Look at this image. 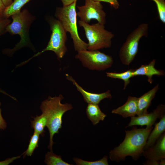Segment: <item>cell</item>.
Instances as JSON below:
<instances>
[{
    "instance_id": "obj_9",
    "label": "cell",
    "mask_w": 165,
    "mask_h": 165,
    "mask_svg": "<svg viewBox=\"0 0 165 165\" xmlns=\"http://www.w3.org/2000/svg\"><path fill=\"white\" fill-rule=\"evenodd\" d=\"M77 16L80 20L89 23L92 19H95L99 24L104 25L106 22V13L101 2L94 0H85V4L77 6Z\"/></svg>"
},
{
    "instance_id": "obj_7",
    "label": "cell",
    "mask_w": 165,
    "mask_h": 165,
    "mask_svg": "<svg viewBox=\"0 0 165 165\" xmlns=\"http://www.w3.org/2000/svg\"><path fill=\"white\" fill-rule=\"evenodd\" d=\"M148 30V24L141 23L128 35L119 53L123 64L129 65L134 60L138 52L140 40L143 37L147 36Z\"/></svg>"
},
{
    "instance_id": "obj_28",
    "label": "cell",
    "mask_w": 165,
    "mask_h": 165,
    "mask_svg": "<svg viewBox=\"0 0 165 165\" xmlns=\"http://www.w3.org/2000/svg\"><path fill=\"white\" fill-rule=\"evenodd\" d=\"M21 155L12 158H8L6 160L0 161V165H7L11 163L15 160L20 158Z\"/></svg>"
},
{
    "instance_id": "obj_17",
    "label": "cell",
    "mask_w": 165,
    "mask_h": 165,
    "mask_svg": "<svg viewBox=\"0 0 165 165\" xmlns=\"http://www.w3.org/2000/svg\"><path fill=\"white\" fill-rule=\"evenodd\" d=\"M86 112L87 118L94 125H96L101 121H103L106 116L101 111L98 104L88 103Z\"/></svg>"
},
{
    "instance_id": "obj_2",
    "label": "cell",
    "mask_w": 165,
    "mask_h": 165,
    "mask_svg": "<svg viewBox=\"0 0 165 165\" xmlns=\"http://www.w3.org/2000/svg\"><path fill=\"white\" fill-rule=\"evenodd\" d=\"M63 96L60 94L58 96H49L41 104L40 109L46 116L47 123L46 127L50 134V141L48 148L53 151V146L54 143L53 141L54 135L58 134L59 129L62 127V118L67 111L73 108L72 105L65 103L62 104Z\"/></svg>"
},
{
    "instance_id": "obj_3",
    "label": "cell",
    "mask_w": 165,
    "mask_h": 165,
    "mask_svg": "<svg viewBox=\"0 0 165 165\" xmlns=\"http://www.w3.org/2000/svg\"><path fill=\"white\" fill-rule=\"evenodd\" d=\"M77 1L72 4L57 8L55 16L66 32H69L73 40L75 50L77 52L87 50L88 44L79 37L77 25Z\"/></svg>"
},
{
    "instance_id": "obj_15",
    "label": "cell",
    "mask_w": 165,
    "mask_h": 165,
    "mask_svg": "<svg viewBox=\"0 0 165 165\" xmlns=\"http://www.w3.org/2000/svg\"><path fill=\"white\" fill-rule=\"evenodd\" d=\"M159 89L158 84L152 89L145 93L138 99V112L137 115L140 116L148 112L147 109L151 104Z\"/></svg>"
},
{
    "instance_id": "obj_25",
    "label": "cell",
    "mask_w": 165,
    "mask_h": 165,
    "mask_svg": "<svg viewBox=\"0 0 165 165\" xmlns=\"http://www.w3.org/2000/svg\"><path fill=\"white\" fill-rule=\"evenodd\" d=\"M10 22V20L8 18L0 17V36L6 32V28Z\"/></svg>"
},
{
    "instance_id": "obj_18",
    "label": "cell",
    "mask_w": 165,
    "mask_h": 165,
    "mask_svg": "<svg viewBox=\"0 0 165 165\" xmlns=\"http://www.w3.org/2000/svg\"><path fill=\"white\" fill-rule=\"evenodd\" d=\"M31 0H14L8 6L6 7L2 16L8 18L10 16L20 12V9L25 4Z\"/></svg>"
},
{
    "instance_id": "obj_5",
    "label": "cell",
    "mask_w": 165,
    "mask_h": 165,
    "mask_svg": "<svg viewBox=\"0 0 165 165\" xmlns=\"http://www.w3.org/2000/svg\"><path fill=\"white\" fill-rule=\"evenodd\" d=\"M78 24L82 27L88 41L87 50H89L108 48L112 45V40L115 35L105 29L104 25L98 23L89 24L79 20Z\"/></svg>"
},
{
    "instance_id": "obj_31",
    "label": "cell",
    "mask_w": 165,
    "mask_h": 165,
    "mask_svg": "<svg viewBox=\"0 0 165 165\" xmlns=\"http://www.w3.org/2000/svg\"><path fill=\"white\" fill-rule=\"evenodd\" d=\"M6 8L2 0H0V17H3V13Z\"/></svg>"
},
{
    "instance_id": "obj_30",
    "label": "cell",
    "mask_w": 165,
    "mask_h": 165,
    "mask_svg": "<svg viewBox=\"0 0 165 165\" xmlns=\"http://www.w3.org/2000/svg\"><path fill=\"white\" fill-rule=\"evenodd\" d=\"M63 6H66L69 5L77 0H61Z\"/></svg>"
},
{
    "instance_id": "obj_6",
    "label": "cell",
    "mask_w": 165,
    "mask_h": 165,
    "mask_svg": "<svg viewBox=\"0 0 165 165\" xmlns=\"http://www.w3.org/2000/svg\"><path fill=\"white\" fill-rule=\"evenodd\" d=\"M49 21L52 33L47 46L44 49L34 55L31 58L20 63L21 66L27 63L32 58L38 56L47 51L53 52L58 59L62 58L65 55L67 50L66 46L67 40V32L58 20L51 18Z\"/></svg>"
},
{
    "instance_id": "obj_24",
    "label": "cell",
    "mask_w": 165,
    "mask_h": 165,
    "mask_svg": "<svg viewBox=\"0 0 165 165\" xmlns=\"http://www.w3.org/2000/svg\"><path fill=\"white\" fill-rule=\"evenodd\" d=\"M156 4L160 20L165 23V0H151Z\"/></svg>"
},
{
    "instance_id": "obj_8",
    "label": "cell",
    "mask_w": 165,
    "mask_h": 165,
    "mask_svg": "<svg viewBox=\"0 0 165 165\" xmlns=\"http://www.w3.org/2000/svg\"><path fill=\"white\" fill-rule=\"evenodd\" d=\"M84 67L92 70L104 71L110 68L113 63L112 57L98 50L80 51L75 56Z\"/></svg>"
},
{
    "instance_id": "obj_11",
    "label": "cell",
    "mask_w": 165,
    "mask_h": 165,
    "mask_svg": "<svg viewBox=\"0 0 165 165\" xmlns=\"http://www.w3.org/2000/svg\"><path fill=\"white\" fill-rule=\"evenodd\" d=\"M142 155L150 160L160 161L165 159V133L160 136L153 145L145 150Z\"/></svg>"
},
{
    "instance_id": "obj_1",
    "label": "cell",
    "mask_w": 165,
    "mask_h": 165,
    "mask_svg": "<svg viewBox=\"0 0 165 165\" xmlns=\"http://www.w3.org/2000/svg\"><path fill=\"white\" fill-rule=\"evenodd\" d=\"M153 127L138 129L133 127L130 130H125L126 135L123 141L111 150L109 158L117 162L125 160L128 156L137 160L142 155L148 136Z\"/></svg>"
},
{
    "instance_id": "obj_33",
    "label": "cell",
    "mask_w": 165,
    "mask_h": 165,
    "mask_svg": "<svg viewBox=\"0 0 165 165\" xmlns=\"http://www.w3.org/2000/svg\"><path fill=\"white\" fill-rule=\"evenodd\" d=\"M0 93H2L5 95L9 96L11 98H12L14 100H16V99L15 97H13L10 96L9 94L8 93H7L4 90L1 89L0 88Z\"/></svg>"
},
{
    "instance_id": "obj_29",
    "label": "cell",
    "mask_w": 165,
    "mask_h": 165,
    "mask_svg": "<svg viewBox=\"0 0 165 165\" xmlns=\"http://www.w3.org/2000/svg\"><path fill=\"white\" fill-rule=\"evenodd\" d=\"M160 160L157 161L148 160L144 164L145 165H160Z\"/></svg>"
},
{
    "instance_id": "obj_23",
    "label": "cell",
    "mask_w": 165,
    "mask_h": 165,
    "mask_svg": "<svg viewBox=\"0 0 165 165\" xmlns=\"http://www.w3.org/2000/svg\"><path fill=\"white\" fill-rule=\"evenodd\" d=\"M77 165H108V157L105 156L101 160L95 161H87L78 158L73 159Z\"/></svg>"
},
{
    "instance_id": "obj_22",
    "label": "cell",
    "mask_w": 165,
    "mask_h": 165,
    "mask_svg": "<svg viewBox=\"0 0 165 165\" xmlns=\"http://www.w3.org/2000/svg\"><path fill=\"white\" fill-rule=\"evenodd\" d=\"M40 135L39 134L34 131L31 137L28 148L23 153L24 157L26 156H32L35 149L38 147Z\"/></svg>"
},
{
    "instance_id": "obj_34",
    "label": "cell",
    "mask_w": 165,
    "mask_h": 165,
    "mask_svg": "<svg viewBox=\"0 0 165 165\" xmlns=\"http://www.w3.org/2000/svg\"><path fill=\"white\" fill-rule=\"evenodd\" d=\"M165 159H162L160 160V165H165Z\"/></svg>"
},
{
    "instance_id": "obj_20",
    "label": "cell",
    "mask_w": 165,
    "mask_h": 165,
    "mask_svg": "<svg viewBox=\"0 0 165 165\" xmlns=\"http://www.w3.org/2000/svg\"><path fill=\"white\" fill-rule=\"evenodd\" d=\"M133 69H130L121 73L107 72V76L112 78L119 79L123 80L124 82L123 90H125L127 86L130 83V79L134 77Z\"/></svg>"
},
{
    "instance_id": "obj_12",
    "label": "cell",
    "mask_w": 165,
    "mask_h": 165,
    "mask_svg": "<svg viewBox=\"0 0 165 165\" xmlns=\"http://www.w3.org/2000/svg\"><path fill=\"white\" fill-rule=\"evenodd\" d=\"M66 79L72 82L73 85L76 87L77 90L83 96L85 101L88 104H98L100 101L104 99L110 98L112 97L109 90L100 94L90 92L83 89L72 77L68 74H66Z\"/></svg>"
},
{
    "instance_id": "obj_10",
    "label": "cell",
    "mask_w": 165,
    "mask_h": 165,
    "mask_svg": "<svg viewBox=\"0 0 165 165\" xmlns=\"http://www.w3.org/2000/svg\"><path fill=\"white\" fill-rule=\"evenodd\" d=\"M165 105H160L152 112L137 116L131 117L130 121L127 127L135 125H145L147 127H152L157 119H160L165 115Z\"/></svg>"
},
{
    "instance_id": "obj_27",
    "label": "cell",
    "mask_w": 165,
    "mask_h": 165,
    "mask_svg": "<svg viewBox=\"0 0 165 165\" xmlns=\"http://www.w3.org/2000/svg\"><path fill=\"white\" fill-rule=\"evenodd\" d=\"M1 103L0 102V130H4L7 127V123L5 119L3 117L2 114V109L0 108Z\"/></svg>"
},
{
    "instance_id": "obj_4",
    "label": "cell",
    "mask_w": 165,
    "mask_h": 165,
    "mask_svg": "<svg viewBox=\"0 0 165 165\" xmlns=\"http://www.w3.org/2000/svg\"><path fill=\"white\" fill-rule=\"evenodd\" d=\"M11 16L13 21L7 26L6 32H9L12 35H19L20 40L13 49L6 50L7 53L10 54L29 45V29L34 18L26 9Z\"/></svg>"
},
{
    "instance_id": "obj_16",
    "label": "cell",
    "mask_w": 165,
    "mask_h": 165,
    "mask_svg": "<svg viewBox=\"0 0 165 165\" xmlns=\"http://www.w3.org/2000/svg\"><path fill=\"white\" fill-rule=\"evenodd\" d=\"M165 130V115H164L160 119L159 122L155 123L153 130L150 133L144 150L153 145Z\"/></svg>"
},
{
    "instance_id": "obj_14",
    "label": "cell",
    "mask_w": 165,
    "mask_h": 165,
    "mask_svg": "<svg viewBox=\"0 0 165 165\" xmlns=\"http://www.w3.org/2000/svg\"><path fill=\"white\" fill-rule=\"evenodd\" d=\"M156 60L154 59L148 64L142 65L133 72L134 76L138 75H145L148 78V81L150 84L152 83V76L154 75L163 76L165 75V73L163 70L156 69L155 65Z\"/></svg>"
},
{
    "instance_id": "obj_13",
    "label": "cell",
    "mask_w": 165,
    "mask_h": 165,
    "mask_svg": "<svg viewBox=\"0 0 165 165\" xmlns=\"http://www.w3.org/2000/svg\"><path fill=\"white\" fill-rule=\"evenodd\" d=\"M138 99L136 97L129 96L126 102L113 109L112 113L119 115L123 118L135 116L138 112Z\"/></svg>"
},
{
    "instance_id": "obj_19",
    "label": "cell",
    "mask_w": 165,
    "mask_h": 165,
    "mask_svg": "<svg viewBox=\"0 0 165 165\" xmlns=\"http://www.w3.org/2000/svg\"><path fill=\"white\" fill-rule=\"evenodd\" d=\"M33 120L31 121V127L35 132L42 136L44 135L45 127L46 126L47 120L45 116L42 113L40 116L32 117Z\"/></svg>"
},
{
    "instance_id": "obj_21",
    "label": "cell",
    "mask_w": 165,
    "mask_h": 165,
    "mask_svg": "<svg viewBox=\"0 0 165 165\" xmlns=\"http://www.w3.org/2000/svg\"><path fill=\"white\" fill-rule=\"evenodd\" d=\"M44 162L48 165H71L63 161L61 156L54 154L53 151L48 152L45 154Z\"/></svg>"
},
{
    "instance_id": "obj_26",
    "label": "cell",
    "mask_w": 165,
    "mask_h": 165,
    "mask_svg": "<svg viewBox=\"0 0 165 165\" xmlns=\"http://www.w3.org/2000/svg\"><path fill=\"white\" fill-rule=\"evenodd\" d=\"M103 2L109 3L111 6L115 9H117L119 7L120 5L118 0H94Z\"/></svg>"
},
{
    "instance_id": "obj_32",
    "label": "cell",
    "mask_w": 165,
    "mask_h": 165,
    "mask_svg": "<svg viewBox=\"0 0 165 165\" xmlns=\"http://www.w3.org/2000/svg\"><path fill=\"white\" fill-rule=\"evenodd\" d=\"M6 7L9 5L13 2L12 0H2Z\"/></svg>"
}]
</instances>
